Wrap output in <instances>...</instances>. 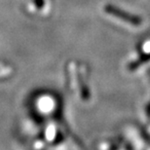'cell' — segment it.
I'll return each instance as SVG.
<instances>
[{
    "mask_svg": "<svg viewBox=\"0 0 150 150\" xmlns=\"http://www.w3.org/2000/svg\"><path fill=\"white\" fill-rule=\"evenodd\" d=\"M101 12L110 23L127 30H139L144 26V22L140 17L114 4H104L101 7Z\"/></svg>",
    "mask_w": 150,
    "mask_h": 150,
    "instance_id": "1",
    "label": "cell"
},
{
    "mask_svg": "<svg viewBox=\"0 0 150 150\" xmlns=\"http://www.w3.org/2000/svg\"><path fill=\"white\" fill-rule=\"evenodd\" d=\"M117 149H150V139L142 129L134 124L123 126L120 134L114 137Z\"/></svg>",
    "mask_w": 150,
    "mask_h": 150,
    "instance_id": "2",
    "label": "cell"
}]
</instances>
